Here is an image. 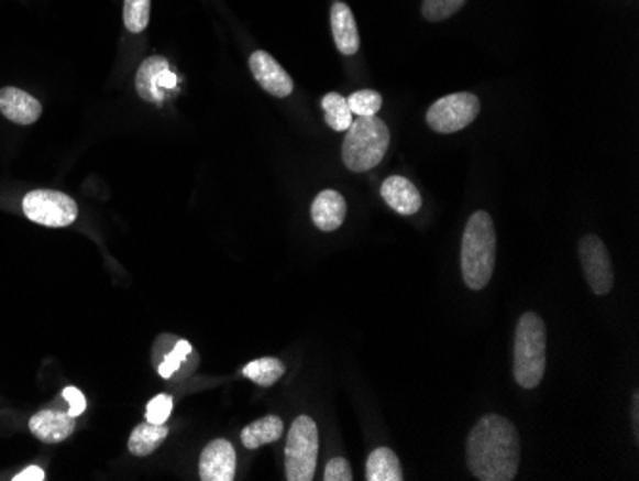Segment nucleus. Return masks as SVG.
Listing matches in <instances>:
<instances>
[{
  "mask_svg": "<svg viewBox=\"0 0 639 481\" xmlns=\"http://www.w3.org/2000/svg\"><path fill=\"white\" fill-rule=\"evenodd\" d=\"M284 434V423L279 416H265L257 423L245 426L242 431V444L247 449H257L263 445L274 444L278 441Z\"/></svg>",
  "mask_w": 639,
  "mask_h": 481,
  "instance_id": "6ab92c4d",
  "label": "nucleus"
},
{
  "mask_svg": "<svg viewBox=\"0 0 639 481\" xmlns=\"http://www.w3.org/2000/svg\"><path fill=\"white\" fill-rule=\"evenodd\" d=\"M169 436V428L165 424L142 423L133 429L129 439V451L134 457H147L159 447Z\"/></svg>",
  "mask_w": 639,
  "mask_h": 481,
  "instance_id": "a211bd4d",
  "label": "nucleus"
},
{
  "mask_svg": "<svg viewBox=\"0 0 639 481\" xmlns=\"http://www.w3.org/2000/svg\"><path fill=\"white\" fill-rule=\"evenodd\" d=\"M30 429L31 434L43 444H62L74 434L75 418L67 413L46 408V411H38L37 415L31 416Z\"/></svg>",
  "mask_w": 639,
  "mask_h": 481,
  "instance_id": "ddd939ff",
  "label": "nucleus"
},
{
  "mask_svg": "<svg viewBox=\"0 0 639 481\" xmlns=\"http://www.w3.org/2000/svg\"><path fill=\"white\" fill-rule=\"evenodd\" d=\"M322 110L326 116V123L333 129V131H346L351 123H353V111L349 108L345 97H341L338 92H330L322 98Z\"/></svg>",
  "mask_w": 639,
  "mask_h": 481,
  "instance_id": "412c9836",
  "label": "nucleus"
},
{
  "mask_svg": "<svg viewBox=\"0 0 639 481\" xmlns=\"http://www.w3.org/2000/svg\"><path fill=\"white\" fill-rule=\"evenodd\" d=\"M23 214L43 227L62 229L75 222L79 208L74 198L56 190H33L23 198Z\"/></svg>",
  "mask_w": 639,
  "mask_h": 481,
  "instance_id": "423d86ee",
  "label": "nucleus"
},
{
  "mask_svg": "<svg viewBox=\"0 0 639 481\" xmlns=\"http://www.w3.org/2000/svg\"><path fill=\"white\" fill-rule=\"evenodd\" d=\"M284 372H286V367L274 357L257 359V361H251L250 364L243 367V376L250 378L251 382L263 385V387L276 384L279 378L284 376Z\"/></svg>",
  "mask_w": 639,
  "mask_h": 481,
  "instance_id": "aec40b11",
  "label": "nucleus"
},
{
  "mask_svg": "<svg viewBox=\"0 0 639 481\" xmlns=\"http://www.w3.org/2000/svg\"><path fill=\"white\" fill-rule=\"evenodd\" d=\"M331 33H333V41H335L339 53L345 54V56L359 53L361 35H359L353 12L345 2H333V7H331Z\"/></svg>",
  "mask_w": 639,
  "mask_h": 481,
  "instance_id": "2eb2a0df",
  "label": "nucleus"
},
{
  "mask_svg": "<svg viewBox=\"0 0 639 481\" xmlns=\"http://www.w3.org/2000/svg\"><path fill=\"white\" fill-rule=\"evenodd\" d=\"M173 408V397L170 395H157L147 403L146 418L147 423L165 424Z\"/></svg>",
  "mask_w": 639,
  "mask_h": 481,
  "instance_id": "a878e982",
  "label": "nucleus"
},
{
  "mask_svg": "<svg viewBox=\"0 0 639 481\" xmlns=\"http://www.w3.org/2000/svg\"><path fill=\"white\" fill-rule=\"evenodd\" d=\"M235 475V451L227 439L207 445L199 459V480L232 481Z\"/></svg>",
  "mask_w": 639,
  "mask_h": 481,
  "instance_id": "9b49d317",
  "label": "nucleus"
},
{
  "mask_svg": "<svg viewBox=\"0 0 639 481\" xmlns=\"http://www.w3.org/2000/svg\"><path fill=\"white\" fill-rule=\"evenodd\" d=\"M544 320L537 313H525L515 330L514 374L517 384L525 390L537 387L546 374Z\"/></svg>",
  "mask_w": 639,
  "mask_h": 481,
  "instance_id": "7ed1b4c3",
  "label": "nucleus"
},
{
  "mask_svg": "<svg viewBox=\"0 0 639 481\" xmlns=\"http://www.w3.org/2000/svg\"><path fill=\"white\" fill-rule=\"evenodd\" d=\"M12 480H14V481H43V480H46V475H45V472H43V470H41V468L30 467V468H25V470H23V472H20V474H15L14 478H12Z\"/></svg>",
  "mask_w": 639,
  "mask_h": 481,
  "instance_id": "c85d7f7f",
  "label": "nucleus"
},
{
  "mask_svg": "<svg viewBox=\"0 0 639 481\" xmlns=\"http://www.w3.org/2000/svg\"><path fill=\"white\" fill-rule=\"evenodd\" d=\"M366 480L367 481H403V467L398 460L395 451H390L389 447H379L375 449L366 462Z\"/></svg>",
  "mask_w": 639,
  "mask_h": 481,
  "instance_id": "f3484780",
  "label": "nucleus"
},
{
  "mask_svg": "<svg viewBox=\"0 0 639 481\" xmlns=\"http://www.w3.org/2000/svg\"><path fill=\"white\" fill-rule=\"evenodd\" d=\"M465 455L477 480L511 481L521 462L519 434L504 416H483L470 431Z\"/></svg>",
  "mask_w": 639,
  "mask_h": 481,
  "instance_id": "f257e3e1",
  "label": "nucleus"
},
{
  "mask_svg": "<svg viewBox=\"0 0 639 481\" xmlns=\"http://www.w3.org/2000/svg\"><path fill=\"white\" fill-rule=\"evenodd\" d=\"M496 265V230L493 217L477 211L465 225L462 240L463 281L471 289L486 288Z\"/></svg>",
  "mask_w": 639,
  "mask_h": 481,
  "instance_id": "f03ea898",
  "label": "nucleus"
},
{
  "mask_svg": "<svg viewBox=\"0 0 639 481\" xmlns=\"http://www.w3.org/2000/svg\"><path fill=\"white\" fill-rule=\"evenodd\" d=\"M323 480L326 481H353V470L349 467L345 459H331L323 472Z\"/></svg>",
  "mask_w": 639,
  "mask_h": 481,
  "instance_id": "bb28decb",
  "label": "nucleus"
},
{
  "mask_svg": "<svg viewBox=\"0 0 639 481\" xmlns=\"http://www.w3.org/2000/svg\"><path fill=\"white\" fill-rule=\"evenodd\" d=\"M0 113L15 125H33L43 113L37 98L15 87L0 89Z\"/></svg>",
  "mask_w": 639,
  "mask_h": 481,
  "instance_id": "f8f14e48",
  "label": "nucleus"
},
{
  "mask_svg": "<svg viewBox=\"0 0 639 481\" xmlns=\"http://www.w3.org/2000/svg\"><path fill=\"white\" fill-rule=\"evenodd\" d=\"M346 102H349L351 111L356 113L359 118H367V116H375L377 111L382 110L383 98L375 90H359L346 98Z\"/></svg>",
  "mask_w": 639,
  "mask_h": 481,
  "instance_id": "b1692460",
  "label": "nucleus"
},
{
  "mask_svg": "<svg viewBox=\"0 0 639 481\" xmlns=\"http://www.w3.org/2000/svg\"><path fill=\"white\" fill-rule=\"evenodd\" d=\"M312 221L322 232L338 230L346 217V201L338 190H323L312 201Z\"/></svg>",
  "mask_w": 639,
  "mask_h": 481,
  "instance_id": "dca6fc26",
  "label": "nucleus"
},
{
  "mask_svg": "<svg viewBox=\"0 0 639 481\" xmlns=\"http://www.w3.org/2000/svg\"><path fill=\"white\" fill-rule=\"evenodd\" d=\"M382 196L389 208L395 209L397 214L406 215V217L418 214L423 206L418 188L414 186L411 181L400 177V175H393V177L383 181Z\"/></svg>",
  "mask_w": 639,
  "mask_h": 481,
  "instance_id": "4468645a",
  "label": "nucleus"
},
{
  "mask_svg": "<svg viewBox=\"0 0 639 481\" xmlns=\"http://www.w3.org/2000/svg\"><path fill=\"white\" fill-rule=\"evenodd\" d=\"M467 0H423L421 14L427 22H444L465 7Z\"/></svg>",
  "mask_w": 639,
  "mask_h": 481,
  "instance_id": "5701e85b",
  "label": "nucleus"
},
{
  "mask_svg": "<svg viewBox=\"0 0 639 481\" xmlns=\"http://www.w3.org/2000/svg\"><path fill=\"white\" fill-rule=\"evenodd\" d=\"M481 102L471 92H454L437 100L427 110V123L434 133L450 134L462 131L477 119Z\"/></svg>",
  "mask_w": 639,
  "mask_h": 481,
  "instance_id": "0eeeda50",
  "label": "nucleus"
},
{
  "mask_svg": "<svg viewBox=\"0 0 639 481\" xmlns=\"http://www.w3.org/2000/svg\"><path fill=\"white\" fill-rule=\"evenodd\" d=\"M390 134L387 125L375 116L359 118L346 129L343 142V163L354 173L374 170L382 163L389 149Z\"/></svg>",
  "mask_w": 639,
  "mask_h": 481,
  "instance_id": "20e7f679",
  "label": "nucleus"
},
{
  "mask_svg": "<svg viewBox=\"0 0 639 481\" xmlns=\"http://www.w3.org/2000/svg\"><path fill=\"white\" fill-rule=\"evenodd\" d=\"M579 255H581L582 269L592 292L597 296H607L615 284V273H613L607 245L603 244L602 238L588 234L582 238L579 244Z\"/></svg>",
  "mask_w": 639,
  "mask_h": 481,
  "instance_id": "6e6552de",
  "label": "nucleus"
},
{
  "mask_svg": "<svg viewBox=\"0 0 639 481\" xmlns=\"http://www.w3.org/2000/svg\"><path fill=\"white\" fill-rule=\"evenodd\" d=\"M191 353V346L188 341L180 340L178 341L175 349L170 351L169 356L165 357V361L159 364V374L163 378H170L175 372L178 371V367L183 363L186 357L190 356Z\"/></svg>",
  "mask_w": 639,
  "mask_h": 481,
  "instance_id": "393cba45",
  "label": "nucleus"
},
{
  "mask_svg": "<svg viewBox=\"0 0 639 481\" xmlns=\"http://www.w3.org/2000/svg\"><path fill=\"white\" fill-rule=\"evenodd\" d=\"M318 462V428L310 416L295 418L287 434L286 480L310 481Z\"/></svg>",
  "mask_w": 639,
  "mask_h": 481,
  "instance_id": "39448f33",
  "label": "nucleus"
},
{
  "mask_svg": "<svg viewBox=\"0 0 639 481\" xmlns=\"http://www.w3.org/2000/svg\"><path fill=\"white\" fill-rule=\"evenodd\" d=\"M64 400L67 401V405H69V411H67V415L74 416H81L85 413V408H87V400H85V395L82 392H79L77 387H66L64 390Z\"/></svg>",
  "mask_w": 639,
  "mask_h": 481,
  "instance_id": "cd10ccee",
  "label": "nucleus"
},
{
  "mask_svg": "<svg viewBox=\"0 0 639 481\" xmlns=\"http://www.w3.org/2000/svg\"><path fill=\"white\" fill-rule=\"evenodd\" d=\"M177 87V75L173 74L169 59L150 56L136 72V92L142 100L162 105L165 92Z\"/></svg>",
  "mask_w": 639,
  "mask_h": 481,
  "instance_id": "1a4fd4ad",
  "label": "nucleus"
},
{
  "mask_svg": "<svg viewBox=\"0 0 639 481\" xmlns=\"http://www.w3.org/2000/svg\"><path fill=\"white\" fill-rule=\"evenodd\" d=\"M250 67L251 74L255 77V81L268 95L286 98L294 92L291 75L287 74L286 69L279 66L278 62L271 54L265 53V51H257V53L251 54Z\"/></svg>",
  "mask_w": 639,
  "mask_h": 481,
  "instance_id": "9d476101",
  "label": "nucleus"
},
{
  "mask_svg": "<svg viewBox=\"0 0 639 481\" xmlns=\"http://www.w3.org/2000/svg\"><path fill=\"white\" fill-rule=\"evenodd\" d=\"M150 8L152 0H125V10H123V20H125L126 30L131 33H142L150 23Z\"/></svg>",
  "mask_w": 639,
  "mask_h": 481,
  "instance_id": "4be33fe9",
  "label": "nucleus"
}]
</instances>
